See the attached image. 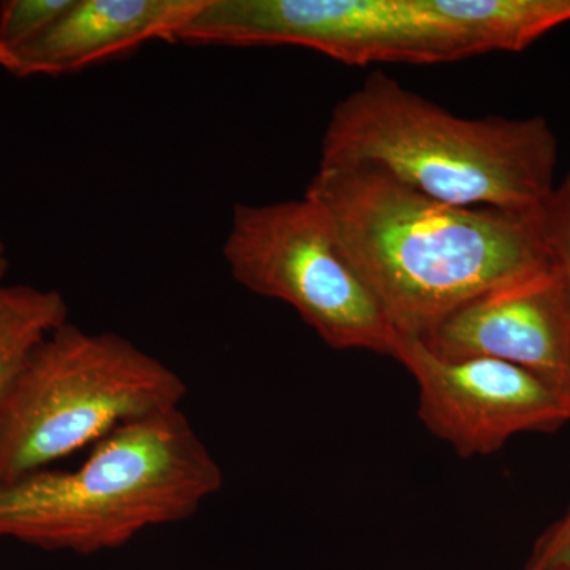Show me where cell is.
Wrapping results in <instances>:
<instances>
[{"label": "cell", "mask_w": 570, "mask_h": 570, "mask_svg": "<svg viewBox=\"0 0 570 570\" xmlns=\"http://www.w3.org/2000/svg\"><path fill=\"white\" fill-rule=\"evenodd\" d=\"M540 230L570 285V170L538 212Z\"/></svg>", "instance_id": "7c38bea8"}, {"label": "cell", "mask_w": 570, "mask_h": 570, "mask_svg": "<svg viewBox=\"0 0 570 570\" xmlns=\"http://www.w3.org/2000/svg\"><path fill=\"white\" fill-rule=\"evenodd\" d=\"M527 570H570V509L540 538Z\"/></svg>", "instance_id": "4fadbf2b"}, {"label": "cell", "mask_w": 570, "mask_h": 570, "mask_svg": "<svg viewBox=\"0 0 570 570\" xmlns=\"http://www.w3.org/2000/svg\"><path fill=\"white\" fill-rule=\"evenodd\" d=\"M67 322L61 292L0 283V403L33 351Z\"/></svg>", "instance_id": "30bf717a"}, {"label": "cell", "mask_w": 570, "mask_h": 570, "mask_svg": "<svg viewBox=\"0 0 570 570\" xmlns=\"http://www.w3.org/2000/svg\"><path fill=\"white\" fill-rule=\"evenodd\" d=\"M179 43L299 47L348 66L479 56L444 0H208Z\"/></svg>", "instance_id": "8992f818"}, {"label": "cell", "mask_w": 570, "mask_h": 570, "mask_svg": "<svg viewBox=\"0 0 570 570\" xmlns=\"http://www.w3.org/2000/svg\"><path fill=\"white\" fill-rule=\"evenodd\" d=\"M186 393L175 370L127 337L67 322L33 351L0 403V483L178 409Z\"/></svg>", "instance_id": "277c9868"}, {"label": "cell", "mask_w": 570, "mask_h": 570, "mask_svg": "<svg viewBox=\"0 0 570 570\" xmlns=\"http://www.w3.org/2000/svg\"><path fill=\"white\" fill-rule=\"evenodd\" d=\"M73 0H3L0 2V61L43 36Z\"/></svg>", "instance_id": "8fae6325"}, {"label": "cell", "mask_w": 570, "mask_h": 570, "mask_svg": "<svg viewBox=\"0 0 570 570\" xmlns=\"http://www.w3.org/2000/svg\"><path fill=\"white\" fill-rule=\"evenodd\" d=\"M557 163L547 119L460 118L377 71L336 105L318 167L367 168L442 204L535 213Z\"/></svg>", "instance_id": "7a4b0ae2"}, {"label": "cell", "mask_w": 570, "mask_h": 570, "mask_svg": "<svg viewBox=\"0 0 570 570\" xmlns=\"http://www.w3.org/2000/svg\"><path fill=\"white\" fill-rule=\"evenodd\" d=\"M305 195L401 337L423 340L469 299L551 258L538 212L442 204L356 167H318Z\"/></svg>", "instance_id": "6da1fadb"}, {"label": "cell", "mask_w": 570, "mask_h": 570, "mask_svg": "<svg viewBox=\"0 0 570 570\" xmlns=\"http://www.w3.org/2000/svg\"><path fill=\"white\" fill-rule=\"evenodd\" d=\"M10 262L9 255H7L6 243L0 238V283H2L3 276H6L7 269H9Z\"/></svg>", "instance_id": "5bb4252c"}, {"label": "cell", "mask_w": 570, "mask_h": 570, "mask_svg": "<svg viewBox=\"0 0 570 570\" xmlns=\"http://www.w3.org/2000/svg\"><path fill=\"white\" fill-rule=\"evenodd\" d=\"M223 254L236 283L294 307L326 346L395 356L401 336L348 261L330 217L306 195L236 205Z\"/></svg>", "instance_id": "5b68a950"}, {"label": "cell", "mask_w": 570, "mask_h": 570, "mask_svg": "<svg viewBox=\"0 0 570 570\" xmlns=\"http://www.w3.org/2000/svg\"><path fill=\"white\" fill-rule=\"evenodd\" d=\"M208 0H73L43 36L0 67L17 78L62 77L179 37Z\"/></svg>", "instance_id": "9c48e42d"}, {"label": "cell", "mask_w": 570, "mask_h": 570, "mask_svg": "<svg viewBox=\"0 0 570 570\" xmlns=\"http://www.w3.org/2000/svg\"><path fill=\"white\" fill-rule=\"evenodd\" d=\"M224 485L223 469L181 409L116 428L80 466L0 483V538L94 554L190 519Z\"/></svg>", "instance_id": "3957f363"}, {"label": "cell", "mask_w": 570, "mask_h": 570, "mask_svg": "<svg viewBox=\"0 0 570 570\" xmlns=\"http://www.w3.org/2000/svg\"><path fill=\"white\" fill-rule=\"evenodd\" d=\"M419 389V417L463 459L485 456L517 434L570 422V396L538 374L494 358H442L415 337L395 356Z\"/></svg>", "instance_id": "52a82bcc"}, {"label": "cell", "mask_w": 570, "mask_h": 570, "mask_svg": "<svg viewBox=\"0 0 570 570\" xmlns=\"http://www.w3.org/2000/svg\"><path fill=\"white\" fill-rule=\"evenodd\" d=\"M420 341L442 358L482 356L524 367L570 396L568 277L551 255L469 299Z\"/></svg>", "instance_id": "ba28073f"}]
</instances>
